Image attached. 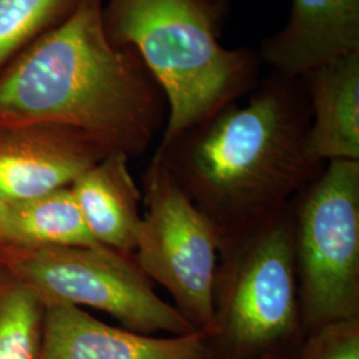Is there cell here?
Here are the masks:
<instances>
[{
	"mask_svg": "<svg viewBox=\"0 0 359 359\" xmlns=\"http://www.w3.org/2000/svg\"><path fill=\"white\" fill-rule=\"evenodd\" d=\"M305 337L359 318V161H327L292 201Z\"/></svg>",
	"mask_w": 359,
	"mask_h": 359,
	"instance_id": "cell-5",
	"label": "cell"
},
{
	"mask_svg": "<svg viewBox=\"0 0 359 359\" xmlns=\"http://www.w3.org/2000/svg\"><path fill=\"white\" fill-rule=\"evenodd\" d=\"M103 4L79 0L0 76V126L77 129L129 158L161 137L164 90L137 52L108 38Z\"/></svg>",
	"mask_w": 359,
	"mask_h": 359,
	"instance_id": "cell-2",
	"label": "cell"
},
{
	"mask_svg": "<svg viewBox=\"0 0 359 359\" xmlns=\"http://www.w3.org/2000/svg\"><path fill=\"white\" fill-rule=\"evenodd\" d=\"M129 158L109 152L69 187L90 236L99 245L132 256L142 226V188Z\"/></svg>",
	"mask_w": 359,
	"mask_h": 359,
	"instance_id": "cell-12",
	"label": "cell"
},
{
	"mask_svg": "<svg viewBox=\"0 0 359 359\" xmlns=\"http://www.w3.org/2000/svg\"><path fill=\"white\" fill-rule=\"evenodd\" d=\"M213 310L212 359L292 358L302 345L292 203L222 241Z\"/></svg>",
	"mask_w": 359,
	"mask_h": 359,
	"instance_id": "cell-4",
	"label": "cell"
},
{
	"mask_svg": "<svg viewBox=\"0 0 359 359\" xmlns=\"http://www.w3.org/2000/svg\"><path fill=\"white\" fill-rule=\"evenodd\" d=\"M109 151L56 124L0 126V196L15 204L69 187Z\"/></svg>",
	"mask_w": 359,
	"mask_h": 359,
	"instance_id": "cell-8",
	"label": "cell"
},
{
	"mask_svg": "<svg viewBox=\"0 0 359 359\" xmlns=\"http://www.w3.org/2000/svg\"><path fill=\"white\" fill-rule=\"evenodd\" d=\"M310 111L299 77L270 72L248 93L157 154L217 229L240 236L280 213L326 163L309 149Z\"/></svg>",
	"mask_w": 359,
	"mask_h": 359,
	"instance_id": "cell-1",
	"label": "cell"
},
{
	"mask_svg": "<svg viewBox=\"0 0 359 359\" xmlns=\"http://www.w3.org/2000/svg\"><path fill=\"white\" fill-rule=\"evenodd\" d=\"M271 72L301 77L359 52V0H292L286 25L256 50Z\"/></svg>",
	"mask_w": 359,
	"mask_h": 359,
	"instance_id": "cell-10",
	"label": "cell"
},
{
	"mask_svg": "<svg viewBox=\"0 0 359 359\" xmlns=\"http://www.w3.org/2000/svg\"><path fill=\"white\" fill-rule=\"evenodd\" d=\"M46 304L0 264V359H40Z\"/></svg>",
	"mask_w": 359,
	"mask_h": 359,
	"instance_id": "cell-14",
	"label": "cell"
},
{
	"mask_svg": "<svg viewBox=\"0 0 359 359\" xmlns=\"http://www.w3.org/2000/svg\"><path fill=\"white\" fill-rule=\"evenodd\" d=\"M79 0H0V65L27 41L62 22Z\"/></svg>",
	"mask_w": 359,
	"mask_h": 359,
	"instance_id": "cell-15",
	"label": "cell"
},
{
	"mask_svg": "<svg viewBox=\"0 0 359 359\" xmlns=\"http://www.w3.org/2000/svg\"><path fill=\"white\" fill-rule=\"evenodd\" d=\"M7 244L34 246L99 245L90 236L71 187L13 204Z\"/></svg>",
	"mask_w": 359,
	"mask_h": 359,
	"instance_id": "cell-13",
	"label": "cell"
},
{
	"mask_svg": "<svg viewBox=\"0 0 359 359\" xmlns=\"http://www.w3.org/2000/svg\"><path fill=\"white\" fill-rule=\"evenodd\" d=\"M11 203L0 196V246L7 244L8 240V224L11 215Z\"/></svg>",
	"mask_w": 359,
	"mask_h": 359,
	"instance_id": "cell-17",
	"label": "cell"
},
{
	"mask_svg": "<svg viewBox=\"0 0 359 359\" xmlns=\"http://www.w3.org/2000/svg\"><path fill=\"white\" fill-rule=\"evenodd\" d=\"M265 359H290V358H285V357H269V358Z\"/></svg>",
	"mask_w": 359,
	"mask_h": 359,
	"instance_id": "cell-18",
	"label": "cell"
},
{
	"mask_svg": "<svg viewBox=\"0 0 359 359\" xmlns=\"http://www.w3.org/2000/svg\"><path fill=\"white\" fill-rule=\"evenodd\" d=\"M0 264L44 301L100 310L127 330L185 335L197 330L154 290L133 257L103 245L0 246Z\"/></svg>",
	"mask_w": 359,
	"mask_h": 359,
	"instance_id": "cell-6",
	"label": "cell"
},
{
	"mask_svg": "<svg viewBox=\"0 0 359 359\" xmlns=\"http://www.w3.org/2000/svg\"><path fill=\"white\" fill-rule=\"evenodd\" d=\"M290 359H359V318L309 334Z\"/></svg>",
	"mask_w": 359,
	"mask_h": 359,
	"instance_id": "cell-16",
	"label": "cell"
},
{
	"mask_svg": "<svg viewBox=\"0 0 359 359\" xmlns=\"http://www.w3.org/2000/svg\"><path fill=\"white\" fill-rule=\"evenodd\" d=\"M142 226L133 259L170 295L197 332L213 330V292L221 236L154 154L142 180Z\"/></svg>",
	"mask_w": 359,
	"mask_h": 359,
	"instance_id": "cell-7",
	"label": "cell"
},
{
	"mask_svg": "<svg viewBox=\"0 0 359 359\" xmlns=\"http://www.w3.org/2000/svg\"><path fill=\"white\" fill-rule=\"evenodd\" d=\"M229 13L231 0H104L108 38L140 55L167 97L160 144L241 100L259 81L256 50L221 44Z\"/></svg>",
	"mask_w": 359,
	"mask_h": 359,
	"instance_id": "cell-3",
	"label": "cell"
},
{
	"mask_svg": "<svg viewBox=\"0 0 359 359\" xmlns=\"http://www.w3.org/2000/svg\"><path fill=\"white\" fill-rule=\"evenodd\" d=\"M299 79L310 111V152L323 163L359 161V52Z\"/></svg>",
	"mask_w": 359,
	"mask_h": 359,
	"instance_id": "cell-11",
	"label": "cell"
},
{
	"mask_svg": "<svg viewBox=\"0 0 359 359\" xmlns=\"http://www.w3.org/2000/svg\"><path fill=\"white\" fill-rule=\"evenodd\" d=\"M40 359H212L208 334L156 337L115 327L68 304H46Z\"/></svg>",
	"mask_w": 359,
	"mask_h": 359,
	"instance_id": "cell-9",
	"label": "cell"
}]
</instances>
